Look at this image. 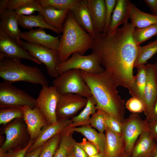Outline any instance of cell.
<instances>
[{
	"label": "cell",
	"instance_id": "1",
	"mask_svg": "<svg viewBox=\"0 0 157 157\" xmlns=\"http://www.w3.org/2000/svg\"><path fill=\"white\" fill-rule=\"evenodd\" d=\"M135 28L128 22L112 33H96L91 49L117 86L127 89L133 82V68L140 46L134 37Z\"/></svg>",
	"mask_w": 157,
	"mask_h": 157
},
{
	"label": "cell",
	"instance_id": "2",
	"mask_svg": "<svg viewBox=\"0 0 157 157\" xmlns=\"http://www.w3.org/2000/svg\"><path fill=\"white\" fill-rule=\"evenodd\" d=\"M80 72L96 101L97 109L123 122L125 103L119 95L117 86L109 73L105 70L98 74Z\"/></svg>",
	"mask_w": 157,
	"mask_h": 157
},
{
	"label": "cell",
	"instance_id": "3",
	"mask_svg": "<svg viewBox=\"0 0 157 157\" xmlns=\"http://www.w3.org/2000/svg\"><path fill=\"white\" fill-rule=\"evenodd\" d=\"M62 33L57 51L60 63L74 53L84 55L91 49L94 39L78 23L70 10L63 24Z\"/></svg>",
	"mask_w": 157,
	"mask_h": 157
},
{
	"label": "cell",
	"instance_id": "4",
	"mask_svg": "<svg viewBox=\"0 0 157 157\" xmlns=\"http://www.w3.org/2000/svg\"><path fill=\"white\" fill-rule=\"evenodd\" d=\"M20 59L6 57L0 60V77L3 81L13 83L18 81L48 86L49 83L38 67L23 64Z\"/></svg>",
	"mask_w": 157,
	"mask_h": 157
},
{
	"label": "cell",
	"instance_id": "5",
	"mask_svg": "<svg viewBox=\"0 0 157 157\" xmlns=\"http://www.w3.org/2000/svg\"><path fill=\"white\" fill-rule=\"evenodd\" d=\"M52 85L60 94H74L87 99L92 95L79 69L70 70L59 75L53 80Z\"/></svg>",
	"mask_w": 157,
	"mask_h": 157
},
{
	"label": "cell",
	"instance_id": "6",
	"mask_svg": "<svg viewBox=\"0 0 157 157\" xmlns=\"http://www.w3.org/2000/svg\"><path fill=\"white\" fill-rule=\"evenodd\" d=\"M36 99L12 83L3 81L0 83V108H22L28 106H36Z\"/></svg>",
	"mask_w": 157,
	"mask_h": 157
},
{
	"label": "cell",
	"instance_id": "7",
	"mask_svg": "<svg viewBox=\"0 0 157 157\" xmlns=\"http://www.w3.org/2000/svg\"><path fill=\"white\" fill-rule=\"evenodd\" d=\"M78 69L86 72L98 74L105 70L100 65L97 55L92 52L89 55H82L75 53L65 61L60 63L57 71L59 75L67 71Z\"/></svg>",
	"mask_w": 157,
	"mask_h": 157
},
{
	"label": "cell",
	"instance_id": "8",
	"mask_svg": "<svg viewBox=\"0 0 157 157\" xmlns=\"http://www.w3.org/2000/svg\"><path fill=\"white\" fill-rule=\"evenodd\" d=\"M17 44L43 63L50 76L55 78L58 77L57 68L60 62L57 51L40 45L31 44L21 40Z\"/></svg>",
	"mask_w": 157,
	"mask_h": 157
},
{
	"label": "cell",
	"instance_id": "9",
	"mask_svg": "<svg viewBox=\"0 0 157 157\" xmlns=\"http://www.w3.org/2000/svg\"><path fill=\"white\" fill-rule=\"evenodd\" d=\"M148 122L137 113H132L123 122L122 136L125 143V153L130 157L140 135L147 130Z\"/></svg>",
	"mask_w": 157,
	"mask_h": 157
},
{
	"label": "cell",
	"instance_id": "10",
	"mask_svg": "<svg viewBox=\"0 0 157 157\" xmlns=\"http://www.w3.org/2000/svg\"><path fill=\"white\" fill-rule=\"evenodd\" d=\"M60 94L52 85L42 87L36 99V106L44 115L48 124L56 123V108Z\"/></svg>",
	"mask_w": 157,
	"mask_h": 157
},
{
	"label": "cell",
	"instance_id": "11",
	"mask_svg": "<svg viewBox=\"0 0 157 157\" xmlns=\"http://www.w3.org/2000/svg\"><path fill=\"white\" fill-rule=\"evenodd\" d=\"M87 99L74 94H60L56 108L58 121L70 119L85 107Z\"/></svg>",
	"mask_w": 157,
	"mask_h": 157
},
{
	"label": "cell",
	"instance_id": "12",
	"mask_svg": "<svg viewBox=\"0 0 157 157\" xmlns=\"http://www.w3.org/2000/svg\"><path fill=\"white\" fill-rule=\"evenodd\" d=\"M23 119V118L15 119L4 128L3 132L6 139L0 147L3 150L8 151L20 148L19 146L24 142L28 134Z\"/></svg>",
	"mask_w": 157,
	"mask_h": 157
},
{
	"label": "cell",
	"instance_id": "13",
	"mask_svg": "<svg viewBox=\"0 0 157 157\" xmlns=\"http://www.w3.org/2000/svg\"><path fill=\"white\" fill-rule=\"evenodd\" d=\"M0 51L7 57L25 59L41 65V63L33 56L27 51L19 45L0 28Z\"/></svg>",
	"mask_w": 157,
	"mask_h": 157
},
{
	"label": "cell",
	"instance_id": "14",
	"mask_svg": "<svg viewBox=\"0 0 157 157\" xmlns=\"http://www.w3.org/2000/svg\"><path fill=\"white\" fill-rule=\"evenodd\" d=\"M22 109L24 112L23 119L30 139L35 140L43 128L48 125L46 120L37 106L31 108L26 106Z\"/></svg>",
	"mask_w": 157,
	"mask_h": 157
},
{
	"label": "cell",
	"instance_id": "15",
	"mask_svg": "<svg viewBox=\"0 0 157 157\" xmlns=\"http://www.w3.org/2000/svg\"><path fill=\"white\" fill-rule=\"evenodd\" d=\"M61 35L55 37L47 33L44 29L38 28L31 29L27 31L21 32V39L31 44L42 46L58 51L60 45Z\"/></svg>",
	"mask_w": 157,
	"mask_h": 157
},
{
	"label": "cell",
	"instance_id": "16",
	"mask_svg": "<svg viewBox=\"0 0 157 157\" xmlns=\"http://www.w3.org/2000/svg\"><path fill=\"white\" fill-rule=\"evenodd\" d=\"M147 81L144 93V114L147 117L157 98V68L155 64L145 65Z\"/></svg>",
	"mask_w": 157,
	"mask_h": 157
},
{
	"label": "cell",
	"instance_id": "17",
	"mask_svg": "<svg viewBox=\"0 0 157 157\" xmlns=\"http://www.w3.org/2000/svg\"><path fill=\"white\" fill-rule=\"evenodd\" d=\"M72 123V121L70 119L58 121L54 124H48L44 126L27 153L31 152L42 146L53 137L62 133L68 128Z\"/></svg>",
	"mask_w": 157,
	"mask_h": 157
},
{
	"label": "cell",
	"instance_id": "18",
	"mask_svg": "<svg viewBox=\"0 0 157 157\" xmlns=\"http://www.w3.org/2000/svg\"><path fill=\"white\" fill-rule=\"evenodd\" d=\"M18 16L15 10L6 9L0 14V28L17 43L21 40L18 27Z\"/></svg>",
	"mask_w": 157,
	"mask_h": 157
},
{
	"label": "cell",
	"instance_id": "19",
	"mask_svg": "<svg viewBox=\"0 0 157 157\" xmlns=\"http://www.w3.org/2000/svg\"><path fill=\"white\" fill-rule=\"evenodd\" d=\"M131 1L117 0L113 10L110 25L108 30V34L113 33L121 24L128 22L130 17Z\"/></svg>",
	"mask_w": 157,
	"mask_h": 157
},
{
	"label": "cell",
	"instance_id": "20",
	"mask_svg": "<svg viewBox=\"0 0 157 157\" xmlns=\"http://www.w3.org/2000/svg\"><path fill=\"white\" fill-rule=\"evenodd\" d=\"M95 33H103L105 20L106 5L104 0H87Z\"/></svg>",
	"mask_w": 157,
	"mask_h": 157
},
{
	"label": "cell",
	"instance_id": "21",
	"mask_svg": "<svg viewBox=\"0 0 157 157\" xmlns=\"http://www.w3.org/2000/svg\"><path fill=\"white\" fill-rule=\"evenodd\" d=\"M104 152L106 157H121L125 153V143L122 136L106 128Z\"/></svg>",
	"mask_w": 157,
	"mask_h": 157
},
{
	"label": "cell",
	"instance_id": "22",
	"mask_svg": "<svg viewBox=\"0 0 157 157\" xmlns=\"http://www.w3.org/2000/svg\"><path fill=\"white\" fill-rule=\"evenodd\" d=\"M79 25L94 39V31L92 18L87 5V0H82L80 3L70 10Z\"/></svg>",
	"mask_w": 157,
	"mask_h": 157
},
{
	"label": "cell",
	"instance_id": "23",
	"mask_svg": "<svg viewBox=\"0 0 157 157\" xmlns=\"http://www.w3.org/2000/svg\"><path fill=\"white\" fill-rule=\"evenodd\" d=\"M69 10H59L51 6L42 8L39 13L49 25L62 33L63 24Z\"/></svg>",
	"mask_w": 157,
	"mask_h": 157
},
{
	"label": "cell",
	"instance_id": "24",
	"mask_svg": "<svg viewBox=\"0 0 157 157\" xmlns=\"http://www.w3.org/2000/svg\"><path fill=\"white\" fill-rule=\"evenodd\" d=\"M156 144L147 130L144 131L136 142L130 157H150Z\"/></svg>",
	"mask_w": 157,
	"mask_h": 157
},
{
	"label": "cell",
	"instance_id": "25",
	"mask_svg": "<svg viewBox=\"0 0 157 157\" xmlns=\"http://www.w3.org/2000/svg\"><path fill=\"white\" fill-rule=\"evenodd\" d=\"M67 128L73 132L81 134L95 146L99 152H104L106 142L105 134L97 132L90 125Z\"/></svg>",
	"mask_w": 157,
	"mask_h": 157
},
{
	"label": "cell",
	"instance_id": "26",
	"mask_svg": "<svg viewBox=\"0 0 157 157\" xmlns=\"http://www.w3.org/2000/svg\"><path fill=\"white\" fill-rule=\"evenodd\" d=\"M129 19L131 23L137 28L157 24V16L142 11L132 3L130 7Z\"/></svg>",
	"mask_w": 157,
	"mask_h": 157
},
{
	"label": "cell",
	"instance_id": "27",
	"mask_svg": "<svg viewBox=\"0 0 157 157\" xmlns=\"http://www.w3.org/2000/svg\"><path fill=\"white\" fill-rule=\"evenodd\" d=\"M87 99L86 104L83 110L78 115L71 119L72 123L67 128L90 125V118L97 109L96 101L92 95L87 98Z\"/></svg>",
	"mask_w": 157,
	"mask_h": 157
},
{
	"label": "cell",
	"instance_id": "28",
	"mask_svg": "<svg viewBox=\"0 0 157 157\" xmlns=\"http://www.w3.org/2000/svg\"><path fill=\"white\" fill-rule=\"evenodd\" d=\"M136 68L137 73L134 76L133 82L128 90L132 97L138 98L144 102V93L147 79L146 67L145 65H142Z\"/></svg>",
	"mask_w": 157,
	"mask_h": 157
},
{
	"label": "cell",
	"instance_id": "29",
	"mask_svg": "<svg viewBox=\"0 0 157 157\" xmlns=\"http://www.w3.org/2000/svg\"><path fill=\"white\" fill-rule=\"evenodd\" d=\"M18 22L19 25L24 28L31 30L34 27H38L49 29L58 34L60 33L58 30L47 24L42 15L39 13L37 15L19 16Z\"/></svg>",
	"mask_w": 157,
	"mask_h": 157
},
{
	"label": "cell",
	"instance_id": "30",
	"mask_svg": "<svg viewBox=\"0 0 157 157\" xmlns=\"http://www.w3.org/2000/svg\"><path fill=\"white\" fill-rule=\"evenodd\" d=\"M73 133L67 128L60 133L59 144L53 157H67L76 142L72 137Z\"/></svg>",
	"mask_w": 157,
	"mask_h": 157
},
{
	"label": "cell",
	"instance_id": "31",
	"mask_svg": "<svg viewBox=\"0 0 157 157\" xmlns=\"http://www.w3.org/2000/svg\"><path fill=\"white\" fill-rule=\"evenodd\" d=\"M157 53V39L147 44L140 46L138 53L135 62L134 67L144 64Z\"/></svg>",
	"mask_w": 157,
	"mask_h": 157
},
{
	"label": "cell",
	"instance_id": "32",
	"mask_svg": "<svg viewBox=\"0 0 157 157\" xmlns=\"http://www.w3.org/2000/svg\"><path fill=\"white\" fill-rule=\"evenodd\" d=\"M23 116L22 108L10 107L0 108V124H6L13 120L23 118Z\"/></svg>",
	"mask_w": 157,
	"mask_h": 157
},
{
	"label": "cell",
	"instance_id": "33",
	"mask_svg": "<svg viewBox=\"0 0 157 157\" xmlns=\"http://www.w3.org/2000/svg\"><path fill=\"white\" fill-rule=\"evenodd\" d=\"M42 8L53 7L59 10H69L82 2V0H37Z\"/></svg>",
	"mask_w": 157,
	"mask_h": 157
},
{
	"label": "cell",
	"instance_id": "34",
	"mask_svg": "<svg viewBox=\"0 0 157 157\" xmlns=\"http://www.w3.org/2000/svg\"><path fill=\"white\" fill-rule=\"evenodd\" d=\"M157 35V24L151 25L140 28H135L134 31V37L137 43L139 45Z\"/></svg>",
	"mask_w": 157,
	"mask_h": 157
},
{
	"label": "cell",
	"instance_id": "35",
	"mask_svg": "<svg viewBox=\"0 0 157 157\" xmlns=\"http://www.w3.org/2000/svg\"><path fill=\"white\" fill-rule=\"evenodd\" d=\"M60 136V133L58 134L44 144L39 157H53L59 145Z\"/></svg>",
	"mask_w": 157,
	"mask_h": 157
},
{
	"label": "cell",
	"instance_id": "36",
	"mask_svg": "<svg viewBox=\"0 0 157 157\" xmlns=\"http://www.w3.org/2000/svg\"><path fill=\"white\" fill-rule=\"evenodd\" d=\"M106 113L101 109H97L91 117L90 125L97 129L99 133H104L106 129L105 123V116Z\"/></svg>",
	"mask_w": 157,
	"mask_h": 157
},
{
	"label": "cell",
	"instance_id": "37",
	"mask_svg": "<svg viewBox=\"0 0 157 157\" xmlns=\"http://www.w3.org/2000/svg\"><path fill=\"white\" fill-rule=\"evenodd\" d=\"M42 7L37 0H33L29 3L24 5L15 10L17 14L19 16L31 15L35 12H39Z\"/></svg>",
	"mask_w": 157,
	"mask_h": 157
},
{
	"label": "cell",
	"instance_id": "38",
	"mask_svg": "<svg viewBox=\"0 0 157 157\" xmlns=\"http://www.w3.org/2000/svg\"><path fill=\"white\" fill-rule=\"evenodd\" d=\"M105 123L106 128L119 135L122 136L123 122L106 113Z\"/></svg>",
	"mask_w": 157,
	"mask_h": 157
},
{
	"label": "cell",
	"instance_id": "39",
	"mask_svg": "<svg viewBox=\"0 0 157 157\" xmlns=\"http://www.w3.org/2000/svg\"><path fill=\"white\" fill-rule=\"evenodd\" d=\"M125 107L133 113L144 112L145 109L144 102L139 99L134 97H132L127 101Z\"/></svg>",
	"mask_w": 157,
	"mask_h": 157
},
{
	"label": "cell",
	"instance_id": "40",
	"mask_svg": "<svg viewBox=\"0 0 157 157\" xmlns=\"http://www.w3.org/2000/svg\"><path fill=\"white\" fill-rule=\"evenodd\" d=\"M106 5L105 20L103 33H106L110 25L113 13L117 0H105Z\"/></svg>",
	"mask_w": 157,
	"mask_h": 157
},
{
	"label": "cell",
	"instance_id": "41",
	"mask_svg": "<svg viewBox=\"0 0 157 157\" xmlns=\"http://www.w3.org/2000/svg\"><path fill=\"white\" fill-rule=\"evenodd\" d=\"M35 141L30 139L27 144L23 147L7 151L5 157H25L28 150Z\"/></svg>",
	"mask_w": 157,
	"mask_h": 157
},
{
	"label": "cell",
	"instance_id": "42",
	"mask_svg": "<svg viewBox=\"0 0 157 157\" xmlns=\"http://www.w3.org/2000/svg\"><path fill=\"white\" fill-rule=\"evenodd\" d=\"M78 143L89 157L95 155L99 152L95 146L85 138H83L81 142Z\"/></svg>",
	"mask_w": 157,
	"mask_h": 157
},
{
	"label": "cell",
	"instance_id": "43",
	"mask_svg": "<svg viewBox=\"0 0 157 157\" xmlns=\"http://www.w3.org/2000/svg\"><path fill=\"white\" fill-rule=\"evenodd\" d=\"M33 0H8L6 9L15 10L21 6L32 1Z\"/></svg>",
	"mask_w": 157,
	"mask_h": 157
},
{
	"label": "cell",
	"instance_id": "44",
	"mask_svg": "<svg viewBox=\"0 0 157 157\" xmlns=\"http://www.w3.org/2000/svg\"><path fill=\"white\" fill-rule=\"evenodd\" d=\"M148 123L147 131L157 143V120Z\"/></svg>",
	"mask_w": 157,
	"mask_h": 157
},
{
	"label": "cell",
	"instance_id": "45",
	"mask_svg": "<svg viewBox=\"0 0 157 157\" xmlns=\"http://www.w3.org/2000/svg\"><path fill=\"white\" fill-rule=\"evenodd\" d=\"M145 120L148 122L157 120V98Z\"/></svg>",
	"mask_w": 157,
	"mask_h": 157
},
{
	"label": "cell",
	"instance_id": "46",
	"mask_svg": "<svg viewBox=\"0 0 157 157\" xmlns=\"http://www.w3.org/2000/svg\"><path fill=\"white\" fill-rule=\"evenodd\" d=\"M72 151L75 157H89L78 142H76L74 145Z\"/></svg>",
	"mask_w": 157,
	"mask_h": 157
},
{
	"label": "cell",
	"instance_id": "47",
	"mask_svg": "<svg viewBox=\"0 0 157 157\" xmlns=\"http://www.w3.org/2000/svg\"><path fill=\"white\" fill-rule=\"evenodd\" d=\"M144 1L153 15L157 16V0H145Z\"/></svg>",
	"mask_w": 157,
	"mask_h": 157
},
{
	"label": "cell",
	"instance_id": "48",
	"mask_svg": "<svg viewBox=\"0 0 157 157\" xmlns=\"http://www.w3.org/2000/svg\"><path fill=\"white\" fill-rule=\"evenodd\" d=\"M42 146L38 147L31 152L27 153L25 157H39L42 149Z\"/></svg>",
	"mask_w": 157,
	"mask_h": 157
},
{
	"label": "cell",
	"instance_id": "49",
	"mask_svg": "<svg viewBox=\"0 0 157 157\" xmlns=\"http://www.w3.org/2000/svg\"><path fill=\"white\" fill-rule=\"evenodd\" d=\"M8 0L0 1V14L6 10V6Z\"/></svg>",
	"mask_w": 157,
	"mask_h": 157
},
{
	"label": "cell",
	"instance_id": "50",
	"mask_svg": "<svg viewBox=\"0 0 157 157\" xmlns=\"http://www.w3.org/2000/svg\"><path fill=\"white\" fill-rule=\"evenodd\" d=\"M150 157H157V143L152 151Z\"/></svg>",
	"mask_w": 157,
	"mask_h": 157
},
{
	"label": "cell",
	"instance_id": "51",
	"mask_svg": "<svg viewBox=\"0 0 157 157\" xmlns=\"http://www.w3.org/2000/svg\"><path fill=\"white\" fill-rule=\"evenodd\" d=\"M89 157H106L104 153L99 152L97 154Z\"/></svg>",
	"mask_w": 157,
	"mask_h": 157
},
{
	"label": "cell",
	"instance_id": "52",
	"mask_svg": "<svg viewBox=\"0 0 157 157\" xmlns=\"http://www.w3.org/2000/svg\"><path fill=\"white\" fill-rule=\"evenodd\" d=\"M6 151L3 150L1 148H0V157H5Z\"/></svg>",
	"mask_w": 157,
	"mask_h": 157
},
{
	"label": "cell",
	"instance_id": "53",
	"mask_svg": "<svg viewBox=\"0 0 157 157\" xmlns=\"http://www.w3.org/2000/svg\"><path fill=\"white\" fill-rule=\"evenodd\" d=\"M67 157H75L72 151L69 153Z\"/></svg>",
	"mask_w": 157,
	"mask_h": 157
},
{
	"label": "cell",
	"instance_id": "54",
	"mask_svg": "<svg viewBox=\"0 0 157 157\" xmlns=\"http://www.w3.org/2000/svg\"><path fill=\"white\" fill-rule=\"evenodd\" d=\"M121 157H130V156L125 153Z\"/></svg>",
	"mask_w": 157,
	"mask_h": 157
},
{
	"label": "cell",
	"instance_id": "55",
	"mask_svg": "<svg viewBox=\"0 0 157 157\" xmlns=\"http://www.w3.org/2000/svg\"><path fill=\"white\" fill-rule=\"evenodd\" d=\"M154 64L157 68V58L156 59V62Z\"/></svg>",
	"mask_w": 157,
	"mask_h": 157
}]
</instances>
